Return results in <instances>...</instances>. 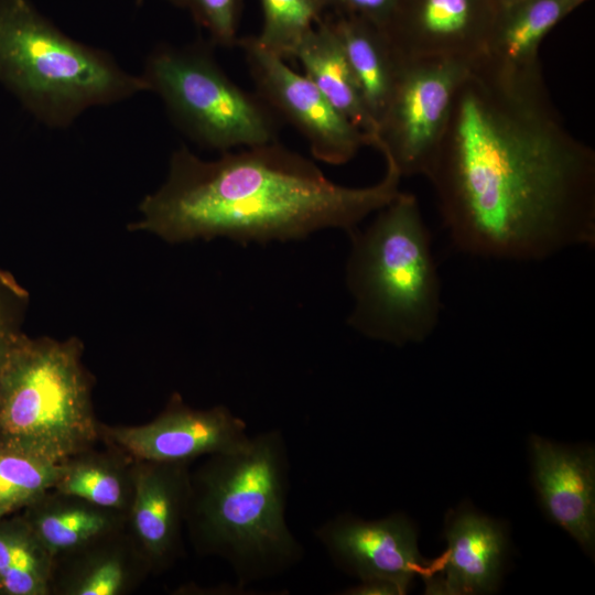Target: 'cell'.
Wrapping results in <instances>:
<instances>
[{"label": "cell", "instance_id": "1", "mask_svg": "<svg viewBox=\"0 0 595 595\" xmlns=\"http://www.w3.org/2000/svg\"><path fill=\"white\" fill-rule=\"evenodd\" d=\"M425 176L462 252L541 260L595 245V152L565 127L540 63L476 61Z\"/></svg>", "mask_w": 595, "mask_h": 595}, {"label": "cell", "instance_id": "2", "mask_svg": "<svg viewBox=\"0 0 595 595\" xmlns=\"http://www.w3.org/2000/svg\"><path fill=\"white\" fill-rule=\"evenodd\" d=\"M400 178L386 162L374 185H339L278 141L209 161L181 147L128 229L171 244L223 237L244 245L299 240L328 228L349 232L400 193Z\"/></svg>", "mask_w": 595, "mask_h": 595}, {"label": "cell", "instance_id": "3", "mask_svg": "<svg viewBox=\"0 0 595 595\" xmlns=\"http://www.w3.org/2000/svg\"><path fill=\"white\" fill-rule=\"evenodd\" d=\"M290 470L284 436L275 429L191 469L188 539L199 555L226 561L240 587L285 573L305 554L285 518Z\"/></svg>", "mask_w": 595, "mask_h": 595}, {"label": "cell", "instance_id": "4", "mask_svg": "<svg viewBox=\"0 0 595 595\" xmlns=\"http://www.w3.org/2000/svg\"><path fill=\"white\" fill-rule=\"evenodd\" d=\"M347 234L348 325L394 346L424 342L439 323L441 281L415 195L400 191L367 227Z\"/></svg>", "mask_w": 595, "mask_h": 595}, {"label": "cell", "instance_id": "5", "mask_svg": "<svg viewBox=\"0 0 595 595\" xmlns=\"http://www.w3.org/2000/svg\"><path fill=\"white\" fill-rule=\"evenodd\" d=\"M0 85L51 129L148 91L140 75L108 51L67 35L32 0H0Z\"/></svg>", "mask_w": 595, "mask_h": 595}, {"label": "cell", "instance_id": "6", "mask_svg": "<svg viewBox=\"0 0 595 595\" xmlns=\"http://www.w3.org/2000/svg\"><path fill=\"white\" fill-rule=\"evenodd\" d=\"M77 337L22 335L0 367V450L62 464L95 447L100 422Z\"/></svg>", "mask_w": 595, "mask_h": 595}, {"label": "cell", "instance_id": "7", "mask_svg": "<svg viewBox=\"0 0 595 595\" xmlns=\"http://www.w3.org/2000/svg\"><path fill=\"white\" fill-rule=\"evenodd\" d=\"M214 45L198 39L160 43L140 74L173 123L202 148L229 151L278 141L280 119L257 94L235 84L217 63Z\"/></svg>", "mask_w": 595, "mask_h": 595}, {"label": "cell", "instance_id": "8", "mask_svg": "<svg viewBox=\"0 0 595 595\" xmlns=\"http://www.w3.org/2000/svg\"><path fill=\"white\" fill-rule=\"evenodd\" d=\"M474 63L447 57L400 58L396 85L371 147L401 177L426 174L456 89Z\"/></svg>", "mask_w": 595, "mask_h": 595}, {"label": "cell", "instance_id": "9", "mask_svg": "<svg viewBox=\"0 0 595 595\" xmlns=\"http://www.w3.org/2000/svg\"><path fill=\"white\" fill-rule=\"evenodd\" d=\"M256 93L282 121L293 126L309 142L317 160L339 165L350 161L364 145L366 133L342 115L305 76L272 54L255 35L239 37Z\"/></svg>", "mask_w": 595, "mask_h": 595}, {"label": "cell", "instance_id": "10", "mask_svg": "<svg viewBox=\"0 0 595 595\" xmlns=\"http://www.w3.org/2000/svg\"><path fill=\"white\" fill-rule=\"evenodd\" d=\"M100 441L134 459L192 463L238 451L250 440L246 422L225 405L193 409L178 394L152 421L134 426L100 423Z\"/></svg>", "mask_w": 595, "mask_h": 595}, {"label": "cell", "instance_id": "11", "mask_svg": "<svg viewBox=\"0 0 595 595\" xmlns=\"http://www.w3.org/2000/svg\"><path fill=\"white\" fill-rule=\"evenodd\" d=\"M336 567L359 581L388 580L405 594L425 574L428 562L418 549V531L403 513L365 520L340 513L314 531Z\"/></svg>", "mask_w": 595, "mask_h": 595}, {"label": "cell", "instance_id": "12", "mask_svg": "<svg viewBox=\"0 0 595 595\" xmlns=\"http://www.w3.org/2000/svg\"><path fill=\"white\" fill-rule=\"evenodd\" d=\"M501 6L497 0H401L382 26L397 56L476 62Z\"/></svg>", "mask_w": 595, "mask_h": 595}, {"label": "cell", "instance_id": "13", "mask_svg": "<svg viewBox=\"0 0 595 595\" xmlns=\"http://www.w3.org/2000/svg\"><path fill=\"white\" fill-rule=\"evenodd\" d=\"M190 466V463L134 459V491L126 531L151 574L171 569L184 555Z\"/></svg>", "mask_w": 595, "mask_h": 595}, {"label": "cell", "instance_id": "14", "mask_svg": "<svg viewBox=\"0 0 595 595\" xmlns=\"http://www.w3.org/2000/svg\"><path fill=\"white\" fill-rule=\"evenodd\" d=\"M532 483L545 517L592 559L595 551V452L531 435Z\"/></svg>", "mask_w": 595, "mask_h": 595}, {"label": "cell", "instance_id": "15", "mask_svg": "<svg viewBox=\"0 0 595 595\" xmlns=\"http://www.w3.org/2000/svg\"><path fill=\"white\" fill-rule=\"evenodd\" d=\"M447 548L428 562L423 581L428 594L472 595L496 591L508 550L507 530L500 521L468 506L448 512Z\"/></svg>", "mask_w": 595, "mask_h": 595}, {"label": "cell", "instance_id": "16", "mask_svg": "<svg viewBox=\"0 0 595 595\" xmlns=\"http://www.w3.org/2000/svg\"><path fill=\"white\" fill-rule=\"evenodd\" d=\"M149 574V565L123 529L54 556L50 595H127Z\"/></svg>", "mask_w": 595, "mask_h": 595}, {"label": "cell", "instance_id": "17", "mask_svg": "<svg viewBox=\"0 0 595 595\" xmlns=\"http://www.w3.org/2000/svg\"><path fill=\"white\" fill-rule=\"evenodd\" d=\"M22 517L53 558L126 529L127 520V513L54 489L28 506Z\"/></svg>", "mask_w": 595, "mask_h": 595}, {"label": "cell", "instance_id": "18", "mask_svg": "<svg viewBox=\"0 0 595 595\" xmlns=\"http://www.w3.org/2000/svg\"><path fill=\"white\" fill-rule=\"evenodd\" d=\"M327 18L377 128L394 88L400 58L374 22L354 14Z\"/></svg>", "mask_w": 595, "mask_h": 595}, {"label": "cell", "instance_id": "19", "mask_svg": "<svg viewBox=\"0 0 595 595\" xmlns=\"http://www.w3.org/2000/svg\"><path fill=\"white\" fill-rule=\"evenodd\" d=\"M294 60L301 63L304 75L325 98L368 136L372 145L376 122L327 17H323L300 43Z\"/></svg>", "mask_w": 595, "mask_h": 595}, {"label": "cell", "instance_id": "20", "mask_svg": "<svg viewBox=\"0 0 595 595\" xmlns=\"http://www.w3.org/2000/svg\"><path fill=\"white\" fill-rule=\"evenodd\" d=\"M576 8L574 0H520L501 6L483 57L506 68L538 64L544 36Z\"/></svg>", "mask_w": 595, "mask_h": 595}, {"label": "cell", "instance_id": "21", "mask_svg": "<svg viewBox=\"0 0 595 595\" xmlns=\"http://www.w3.org/2000/svg\"><path fill=\"white\" fill-rule=\"evenodd\" d=\"M54 490L127 513L134 491V458L106 445L80 452L60 464Z\"/></svg>", "mask_w": 595, "mask_h": 595}, {"label": "cell", "instance_id": "22", "mask_svg": "<svg viewBox=\"0 0 595 595\" xmlns=\"http://www.w3.org/2000/svg\"><path fill=\"white\" fill-rule=\"evenodd\" d=\"M52 562L22 515L0 520L1 594L50 595Z\"/></svg>", "mask_w": 595, "mask_h": 595}, {"label": "cell", "instance_id": "23", "mask_svg": "<svg viewBox=\"0 0 595 595\" xmlns=\"http://www.w3.org/2000/svg\"><path fill=\"white\" fill-rule=\"evenodd\" d=\"M262 26L258 43L284 61L294 60L298 46L324 17L323 0H259Z\"/></svg>", "mask_w": 595, "mask_h": 595}, {"label": "cell", "instance_id": "24", "mask_svg": "<svg viewBox=\"0 0 595 595\" xmlns=\"http://www.w3.org/2000/svg\"><path fill=\"white\" fill-rule=\"evenodd\" d=\"M60 469V464L0 450V520L53 489Z\"/></svg>", "mask_w": 595, "mask_h": 595}, {"label": "cell", "instance_id": "25", "mask_svg": "<svg viewBox=\"0 0 595 595\" xmlns=\"http://www.w3.org/2000/svg\"><path fill=\"white\" fill-rule=\"evenodd\" d=\"M187 11L214 46H237L244 0H166Z\"/></svg>", "mask_w": 595, "mask_h": 595}, {"label": "cell", "instance_id": "26", "mask_svg": "<svg viewBox=\"0 0 595 595\" xmlns=\"http://www.w3.org/2000/svg\"><path fill=\"white\" fill-rule=\"evenodd\" d=\"M29 304V293L14 277L0 269V367L23 335L21 327Z\"/></svg>", "mask_w": 595, "mask_h": 595}, {"label": "cell", "instance_id": "27", "mask_svg": "<svg viewBox=\"0 0 595 595\" xmlns=\"http://www.w3.org/2000/svg\"><path fill=\"white\" fill-rule=\"evenodd\" d=\"M401 0H323L326 11L335 14H354L382 28Z\"/></svg>", "mask_w": 595, "mask_h": 595}, {"label": "cell", "instance_id": "28", "mask_svg": "<svg viewBox=\"0 0 595 595\" xmlns=\"http://www.w3.org/2000/svg\"><path fill=\"white\" fill-rule=\"evenodd\" d=\"M343 595H402L401 589L388 580L371 578L359 581L355 586L340 592Z\"/></svg>", "mask_w": 595, "mask_h": 595}, {"label": "cell", "instance_id": "29", "mask_svg": "<svg viewBox=\"0 0 595 595\" xmlns=\"http://www.w3.org/2000/svg\"><path fill=\"white\" fill-rule=\"evenodd\" d=\"M499 2L500 6L505 7V6H509V4H512L515 2H518L520 0H497Z\"/></svg>", "mask_w": 595, "mask_h": 595}, {"label": "cell", "instance_id": "30", "mask_svg": "<svg viewBox=\"0 0 595 595\" xmlns=\"http://www.w3.org/2000/svg\"><path fill=\"white\" fill-rule=\"evenodd\" d=\"M136 3H137L138 6H141V4L143 3V0H136Z\"/></svg>", "mask_w": 595, "mask_h": 595}, {"label": "cell", "instance_id": "31", "mask_svg": "<svg viewBox=\"0 0 595 595\" xmlns=\"http://www.w3.org/2000/svg\"><path fill=\"white\" fill-rule=\"evenodd\" d=\"M0 594H1V589H0Z\"/></svg>", "mask_w": 595, "mask_h": 595}]
</instances>
